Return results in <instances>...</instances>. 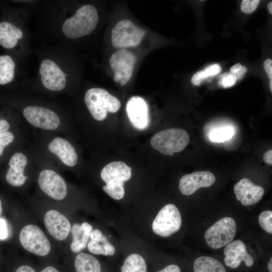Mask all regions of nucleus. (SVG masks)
Instances as JSON below:
<instances>
[{"label":"nucleus","mask_w":272,"mask_h":272,"mask_svg":"<svg viewBox=\"0 0 272 272\" xmlns=\"http://www.w3.org/2000/svg\"><path fill=\"white\" fill-rule=\"evenodd\" d=\"M98 21V14L95 7L91 5H84L73 17L65 21L62 30L67 38H77L91 33Z\"/></svg>","instance_id":"f257e3e1"},{"label":"nucleus","mask_w":272,"mask_h":272,"mask_svg":"<svg viewBox=\"0 0 272 272\" xmlns=\"http://www.w3.org/2000/svg\"><path fill=\"white\" fill-rule=\"evenodd\" d=\"M100 176L106 183L103 190L113 199L120 200L124 195V182L131 177V168L123 162H112L103 168Z\"/></svg>","instance_id":"f03ea898"},{"label":"nucleus","mask_w":272,"mask_h":272,"mask_svg":"<svg viewBox=\"0 0 272 272\" xmlns=\"http://www.w3.org/2000/svg\"><path fill=\"white\" fill-rule=\"evenodd\" d=\"M84 99L91 115L98 121L104 120L108 112L116 113L121 107L120 101L102 88L89 89Z\"/></svg>","instance_id":"7ed1b4c3"},{"label":"nucleus","mask_w":272,"mask_h":272,"mask_svg":"<svg viewBox=\"0 0 272 272\" xmlns=\"http://www.w3.org/2000/svg\"><path fill=\"white\" fill-rule=\"evenodd\" d=\"M189 142L188 133L180 128H169L159 131L150 140L151 145L154 149L169 156L182 151Z\"/></svg>","instance_id":"20e7f679"},{"label":"nucleus","mask_w":272,"mask_h":272,"mask_svg":"<svg viewBox=\"0 0 272 272\" xmlns=\"http://www.w3.org/2000/svg\"><path fill=\"white\" fill-rule=\"evenodd\" d=\"M146 31L128 19L119 21L111 30V42L116 48L123 49L138 46Z\"/></svg>","instance_id":"39448f33"},{"label":"nucleus","mask_w":272,"mask_h":272,"mask_svg":"<svg viewBox=\"0 0 272 272\" xmlns=\"http://www.w3.org/2000/svg\"><path fill=\"white\" fill-rule=\"evenodd\" d=\"M236 230L237 225L234 219L224 217L208 228L205 233V239L212 248L219 249L232 241Z\"/></svg>","instance_id":"423d86ee"},{"label":"nucleus","mask_w":272,"mask_h":272,"mask_svg":"<svg viewBox=\"0 0 272 272\" xmlns=\"http://www.w3.org/2000/svg\"><path fill=\"white\" fill-rule=\"evenodd\" d=\"M181 224L178 209L174 205L169 203L159 211L152 223V228L156 234L167 237L178 231Z\"/></svg>","instance_id":"0eeeda50"},{"label":"nucleus","mask_w":272,"mask_h":272,"mask_svg":"<svg viewBox=\"0 0 272 272\" xmlns=\"http://www.w3.org/2000/svg\"><path fill=\"white\" fill-rule=\"evenodd\" d=\"M22 246L28 251L44 256L50 251V243L43 232L38 226L29 224L24 226L19 234Z\"/></svg>","instance_id":"6e6552de"},{"label":"nucleus","mask_w":272,"mask_h":272,"mask_svg":"<svg viewBox=\"0 0 272 272\" xmlns=\"http://www.w3.org/2000/svg\"><path fill=\"white\" fill-rule=\"evenodd\" d=\"M136 61L135 54L125 49H120L112 54L109 62L114 73V81L124 86L131 78Z\"/></svg>","instance_id":"1a4fd4ad"},{"label":"nucleus","mask_w":272,"mask_h":272,"mask_svg":"<svg viewBox=\"0 0 272 272\" xmlns=\"http://www.w3.org/2000/svg\"><path fill=\"white\" fill-rule=\"evenodd\" d=\"M23 115L31 124L44 129H55L60 123L59 118L54 111L40 106L26 107Z\"/></svg>","instance_id":"9d476101"},{"label":"nucleus","mask_w":272,"mask_h":272,"mask_svg":"<svg viewBox=\"0 0 272 272\" xmlns=\"http://www.w3.org/2000/svg\"><path fill=\"white\" fill-rule=\"evenodd\" d=\"M38 182L41 190L53 199L62 200L67 194L64 180L53 170L42 171L38 176Z\"/></svg>","instance_id":"9b49d317"},{"label":"nucleus","mask_w":272,"mask_h":272,"mask_svg":"<svg viewBox=\"0 0 272 272\" xmlns=\"http://www.w3.org/2000/svg\"><path fill=\"white\" fill-rule=\"evenodd\" d=\"M127 117L132 126L139 130H144L150 124L148 105L142 97L134 96L131 97L126 105Z\"/></svg>","instance_id":"f8f14e48"},{"label":"nucleus","mask_w":272,"mask_h":272,"mask_svg":"<svg viewBox=\"0 0 272 272\" xmlns=\"http://www.w3.org/2000/svg\"><path fill=\"white\" fill-rule=\"evenodd\" d=\"M39 74L42 84L47 89L60 91L64 89L67 75L54 61L48 59L43 60Z\"/></svg>","instance_id":"ddd939ff"},{"label":"nucleus","mask_w":272,"mask_h":272,"mask_svg":"<svg viewBox=\"0 0 272 272\" xmlns=\"http://www.w3.org/2000/svg\"><path fill=\"white\" fill-rule=\"evenodd\" d=\"M224 254L225 264L230 268H238L242 262L248 267L254 265V258L247 252L246 246L241 240L231 241L225 246Z\"/></svg>","instance_id":"4468645a"},{"label":"nucleus","mask_w":272,"mask_h":272,"mask_svg":"<svg viewBox=\"0 0 272 272\" xmlns=\"http://www.w3.org/2000/svg\"><path fill=\"white\" fill-rule=\"evenodd\" d=\"M215 180V175L210 171H195L180 178L179 188L182 194L189 195L201 187L212 186Z\"/></svg>","instance_id":"2eb2a0df"},{"label":"nucleus","mask_w":272,"mask_h":272,"mask_svg":"<svg viewBox=\"0 0 272 272\" xmlns=\"http://www.w3.org/2000/svg\"><path fill=\"white\" fill-rule=\"evenodd\" d=\"M44 223L49 234L57 240L66 239L71 231L69 220L56 210L47 212L44 217Z\"/></svg>","instance_id":"dca6fc26"},{"label":"nucleus","mask_w":272,"mask_h":272,"mask_svg":"<svg viewBox=\"0 0 272 272\" xmlns=\"http://www.w3.org/2000/svg\"><path fill=\"white\" fill-rule=\"evenodd\" d=\"M236 199L242 205L248 206L257 203L262 198L264 190L260 186L254 184L250 180L244 178L234 186Z\"/></svg>","instance_id":"f3484780"},{"label":"nucleus","mask_w":272,"mask_h":272,"mask_svg":"<svg viewBox=\"0 0 272 272\" xmlns=\"http://www.w3.org/2000/svg\"><path fill=\"white\" fill-rule=\"evenodd\" d=\"M50 152L56 155L65 165L73 167L78 162L77 153L71 143L67 140L56 137L48 144Z\"/></svg>","instance_id":"a211bd4d"},{"label":"nucleus","mask_w":272,"mask_h":272,"mask_svg":"<svg viewBox=\"0 0 272 272\" xmlns=\"http://www.w3.org/2000/svg\"><path fill=\"white\" fill-rule=\"evenodd\" d=\"M27 163L25 155L21 153H15L10 159L6 178L7 181L14 186H20L24 184L27 176L24 174Z\"/></svg>","instance_id":"6ab92c4d"},{"label":"nucleus","mask_w":272,"mask_h":272,"mask_svg":"<svg viewBox=\"0 0 272 272\" xmlns=\"http://www.w3.org/2000/svg\"><path fill=\"white\" fill-rule=\"evenodd\" d=\"M92 231V226L87 222L81 225L74 224L71 228L73 241L70 248L72 251L77 253L85 249Z\"/></svg>","instance_id":"aec40b11"},{"label":"nucleus","mask_w":272,"mask_h":272,"mask_svg":"<svg viewBox=\"0 0 272 272\" xmlns=\"http://www.w3.org/2000/svg\"><path fill=\"white\" fill-rule=\"evenodd\" d=\"M23 37L22 31L11 23H0V45L7 49L14 48Z\"/></svg>","instance_id":"412c9836"},{"label":"nucleus","mask_w":272,"mask_h":272,"mask_svg":"<svg viewBox=\"0 0 272 272\" xmlns=\"http://www.w3.org/2000/svg\"><path fill=\"white\" fill-rule=\"evenodd\" d=\"M74 265L76 272H101L99 260L88 253L82 252L77 254Z\"/></svg>","instance_id":"4be33fe9"},{"label":"nucleus","mask_w":272,"mask_h":272,"mask_svg":"<svg viewBox=\"0 0 272 272\" xmlns=\"http://www.w3.org/2000/svg\"><path fill=\"white\" fill-rule=\"evenodd\" d=\"M193 272H227L225 266L215 258L202 256L193 263Z\"/></svg>","instance_id":"5701e85b"},{"label":"nucleus","mask_w":272,"mask_h":272,"mask_svg":"<svg viewBox=\"0 0 272 272\" xmlns=\"http://www.w3.org/2000/svg\"><path fill=\"white\" fill-rule=\"evenodd\" d=\"M147 264L141 255L133 253L129 255L124 260L120 272H147Z\"/></svg>","instance_id":"b1692460"},{"label":"nucleus","mask_w":272,"mask_h":272,"mask_svg":"<svg viewBox=\"0 0 272 272\" xmlns=\"http://www.w3.org/2000/svg\"><path fill=\"white\" fill-rule=\"evenodd\" d=\"M15 63L8 55H0V84H7L14 79Z\"/></svg>","instance_id":"393cba45"},{"label":"nucleus","mask_w":272,"mask_h":272,"mask_svg":"<svg viewBox=\"0 0 272 272\" xmlns=\"http://www.w3.org/2000/svg\"><path fill=\"white\" fill-rule=\"evenodd\" d=\"M87 247L89 251L94 254L113 256L115 253L114 247L109 242L104 235L99 241L91 240L88 243Z\"/></svg>","instance_id":"a878e982"},{"label":"nucleus","mask_w":272,"mask_h":272,"mask_svg":"<svg viewBox=\"0 0 272 272\" xmlns=\"http://www.w3.org/2000/svg\"><path fill=\"white\" fill-rule=\"evenodd\" d=\"M221 71V67L219 64H211L194 74L191 78V82L193 85L198 86L207 78L214 77Z\"/></svg>","instance_id":"bb28decb"},{"label":"nucleus","mask_w":272,"mask_h":272,"mask_svg":"<svg viewBox=\"0 0 272 272\" xmlns=\"http://www.w3.org/2000/svg\"><path fill=\"white\" fill-rule=\"evenodd\" d=\"M234 134L233 127L226 126L212 130L209 133V139L213 142L221 143L230 139Z\"/></svg>","instance_id":"cd10ccee"},{"label":"nucleus","mask_w":272,"mask_h":272,"mask_svg":"<svg viewBox=\"0 0 272 272\" xmlns=\"http://www.w3.org/2000/svg\"><path fill=\"white\" fill-rule=\"evenodd\" d=\"M258 222L261 227L267 233H272V211L266 210L258 216Z\"/></svg>","instance_id":"c85d7f7f"},{"label":"nucleus","mask_w":272,"mask_h":272,"mask_svg":"<svg viewBox=\"0 0 272 272\" xmlns=\"http://www.w3.org/2000/svg\"><path fill=\"white\" fill-rule=\"evenodd\" d=\"M14 140V134L10 131L0 132V156L2 155L4 149Z\"/></svg>","instance_id":"c756f323"},{"label":"nucleus","mask_w":272,"mask_h":272,"mask_svg":"<svg viewBox=\"0 0 272 272\" xmlns=\"http://www.w3.org/2000/svg\"><path fill=\"white\" fill-rule=\"evenodd\" d=\"M259 2V0H243L241 3V10L244 13L251 14L256 9Z\"/></svg>","instance_id":"7c9ffc66"},{"label":"nucleus","mask_w":272,"mask_h":272,"mask_svg":"<svg viewBox=\"0 0 272 272\" xmlns=\"http://www.w3.org/2000/svg\"><path fill=\"white\" fill-rule=\"evenodd\" d=\"M237 81L236 77L231 73H226L221 76L219 84L224 88L233 86Z\"/></svg>","instance_id":"2f4dec72"},{"label":"nucleus","mask_w":272,"mask_h":272,"mask_svg":"<svg viewBox=\"0 0 272 272\" xmlns=\"http://www.w3.org/2000/svg\"><path fill=\"white\" fill-rule=\"evenodd\" d=\"M265 71L267 74L269 80V88L272 92V60L270 58L266 59L263 63Z\"/></svg>","instance_id":"473e14b6"},{"label":"nucleus","mask_w":272,"mask_h":272,"mask_svg":"<svg viewBox=\"0 0 272 272\" xmlns=\"http://www.w3.org/2000/svg\"><path fill=\"white\" fill-rule=\"evenodd\" d=\"M8 229L6 221L3 218H0V240H4L8 236Z\"/></svg>","instance_id":"72a5a7b5"},{"label":"nucleus","mask_w":272,"mask_h":272,"mask_svg":"<svg viewBox=\"0 0 272 272\" xmlns=\"http://www.w3.org/2000/svg\"><path fill=\"white\" fill-rule=\"evenodd\" d=\"M156 272H181V269L177 264H170Z\"/></svg>","instance_id":"f704fd0d"},{"label":"nucleus","mask_w":272,"mask_h":272,"mask_svg":"<svg viewBox=\"0 0 272 272\" xmlns=\"http://www.w3.org/2000/svg\"><path fill=\"white\" fill-rule=\"evenodd\" d=\"M104 235L99 229L93 230L90 234V238L91 240L99 241L101 240Z\"/></svg>","instance_id":"c9c22d12"},{"label":"nucleus","mask_w":272,"mask_h":272,"mask_svg":"<svg viewBox=\"0 0 272 272\" xmlns=\"http://www.w3.org/2000/svg\"><path fill=\"white\" fill-rule=\"evenodd\" d=\"M263 160L267 164L272 165V150H269L265 152L263 155Z\"/></svg>","instance_id":"e433bc0d"},{"label":"nucleus","mask_w":272,"mask_h":272,"mask_svg":"<svg viewBox=\"0 0 272 272\" xmlns=\"http://www.w3.org/2000/svg\"><path fill=\"white\" fill-rule=\"evenodd\" d=\"M247 69L245 66L242 65L241 68L236 73L233 74L236 77L237 80H240L244 75L247 72Z\"/></svg>","instance_id":"4c0bfd02"},{"label":"nucleus","mask_w":272,"mask_h":272,"mask_svg":"<svg viewBox=\"0 0 272 272\" xmlns=\"http://www.w3.org/2000/svg\"><path fill=\"white\" fill-rule=\"evenodd\" d=\"M10 127L9 122L5 119H0V132L6 131Z\"/></svg>","instance_id":"58836bf2"},{"label":"nucleus","mask_w":272,"mask_h":272,"mask_svg":"<svg viewBox=\"0 0 272 272\" xmlns=\"http://www.w3.org/2000/svg\"><path fill=\"white\" fill-rule=\"evenodd\" d=\"M15 272H35L34 269L29 265H22Z\"/></svg>","instance_id":"ea45409f"},{"label":"nucleus","mask_w":272,"mask_h":272,"mask_svg":"<svg viewBox=\"0 0 272 272\" xmlns=\"http://www.w3.org/2000/svg\"><path fill=\"white\" fill-rule=\"evenodd\" d=\"M241 66L242 65L240 63H237L235 64L231 67L230 70V73L234 74L237 71H238V70L241 68Z\"/></svg>","instance_id":"a19ab883"},{"label":"nucleus","mask_w":272,"mask_h":272,"mask_svg":"<svg viewBox=\"0 0 272 272\" xmlns=\"http://www.w3.org/2000/svg\"><path fill=\"white\" fill-rule=\"evenodd\" d=\"M40 272H58L57 270L53 266H48L43 269Z\"/></svg>","instance_id":"79ce46f5"},{"label":"nucleus","mask_w":272,"mask_h":272,"mask_svg":"<svg viewBox=\"0 0 272 272\" xmlns=\"http://www.w3.org/2000/svg\"><path fill=\"white\" fill-rule=\"evenodd\" d=\"M267 266L268 272H272V257H270V258H269L267 262Z\"/></svg>","instance_id":"37998d69"},{"label":"nucleus","mask_w":272,"mask_h":272,"mask_svg":"<svg viewBox=\"0 0 272 272\" xmlns=\"http://www.w3.org/2000/svg\"><path fill=\"white\" fill-rule=\"evenodd\" d=\"M267 8L270 14H272V2H269L267 5Z\"/></svg>","instance_id":"c03bdc74"},{"label":"nucleus","mask_w":272,"mask_h":272,"mask_svg":"<svg viewBox=\"0 0 272 272\" xmlns=\"http://www.w3.org/2000/svg\"><path fill=\"white\" fill-rule=\"evenodd\" d=\"M2 213V202L0 199V216Z\"/></svg>","instance_id":"a18cd8bd"}]
</instances>
